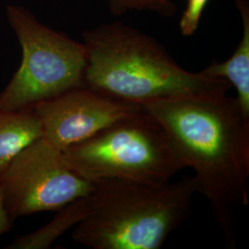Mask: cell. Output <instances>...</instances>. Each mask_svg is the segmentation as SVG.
Returning a JSON list of instances; mask_svg holds the SVG:
<instances>
[{"label": "cell", "mask_w": 249, "mask_h": 249, "mask_svg": "<svg viewBox=\"0 0 249 249\" xmlns=\"http://www.w3.org/2000/svg\"><path fill=\"white\" fill-rule=\"evenodd\" d=\"M40 138L41 125L33 110L0 111V181L18 152Z\"/></svg>", "instance_id": "obj_9"}, {"label": "cell", "mask_w": 249, "mask_h": 249, "mask_svg": "<svg viewBox=\"0 0 249 249\" xmlns=\"http://www.w3.org/2000/svg\"><path fill=\"white\" fill-rule=\"evenodd\" d=\"M13 220L9 217L8 211L4 203L2 188L0 187V235L10 231Z\"/></svg>", "instance_id": "obj_13"}, {"label": "cell", "mask_w": 249, "mask_h": 249, "mask_svg": "<svg viewBox=\"0 0 249 249\" xmlns=\"http://www.w3.org/2000/svg\"><path fill=\"white\" fill-rule=\"evenodd\" d=\"M7 18L20 45L21 61L0 92V111L30 110L86 86L87 53L83 43L41 23L17 5L7 7Z\"/></svg>", "instance_id": "obj_5"}, {"label": "cell", "mask_w": 249, "mask_h": 249, "mask_svg": "<svg viewBox=\"0 0 249 249\" xmlns=\"http://www.w3.org/2000/svg\"><path fill=\"white\" fill-rule=\"evenodd\" d=\"M93 183L86 217L72 239L93 249H159L187 219L196 193L193 177L155 185L117 179Z\"/></svg>", "instance_id": "obj_3"}, {"label": "cell", "mask_w": 249, "mask_h": 249, "mask_svg": "<svg viewBox=\"0 0 249 249\" xmlns=\"http://www.w3.org/2000/svg\"><path fill=\"white\" fill-rule=\"evenodd\" d=\"M243 21V36L230 58L211 63L201 73L228 81L236 89L235 97L243 114L249 117V5L248 0H234Z\"/></svg>", "instance_id": "obj_8"}, {"label": "cell", "mask_w": 249, "mask_h": 249, "mask_svg": "<svg viewBox=\"0 0 249 249\" xmlns=\"http://www.w3.org/2000/svg\"><path fill=\"white\" fill-rule=\"evenodd\" d=\"M109 9L115 16L128 11H151L161 16H173L177 10L172 0H108Z\"/></svg>", "instance_id": "obj_11"}, {"label": "cell", "mask_w": 249, "mask_h": 249, "mask_svg": "<svg viewBox=\"0 0 249 249\" xmlns=\"http://www.w3.org/2000/svg\"><path fill=\"white\" fill-rule=\"evenodd\" d=\"M142 109L140 105L82 86L39 103L31 110L39 120L42 138L65 151Z\"/></svg>", "instance_id": "obj_7"}, {"label": "cell", "mask_w": 249, "mask_h": 249, "mask_svg": "<svg viewBox=\"0 0 249 249\" xmlns=\"http://www.w3.org/2000/svg\"><path fill=\"white\" fill-rule=\"evenodd\" d=\"M88 211V197L79 198L57 211V214L45 226L16 237L6 249H49L54 241L81 222L86 217Z\"/></svg>", "instance_id": "obj_10"}, {"label": "cell", "mask_w": 249, "mask_h": 249, "mask_svg": "<svg viewBox=\"0 0 249 249\" xmlns=\"http://www.w3.org/2000/svg\"><path fill=\"white\" fill-rule=\"evenodd\" d=\"M82 39L87 53L85 85L109 97L142 106L231 89L223 79L187 71L155 39L122 22L88 30Z\"/></svg>", "instance_id": "obj_2"}, {"label": "cell", "mask_w": 249, "mask_h": 249, "mask_svg": "<svg viewBox=\"0 0 249 249\" xmlns=\"http://www.w3.org/2000/svg\"><path fill=\"white\" fill-rule=\"evenodd\" d=\"M209 0H187V8L180 18L179 28L183 36H192L197 29Z\"/></svg>", "instance_id": "obj_12"}, {"label": "cell", "mask_w": 249, "mask_h": 249, "mask_svg": "<svg viewBox=\"0 0 249 249\" xmlns=\"http://www.w3.org/2000/svg\"><path fill=\"white\" fill-rule=\"evenodd\" d=\"M168 134L196 193L212 205L226 242L235 246L233 210L249 202V117L227 93L183 95L142 105Z\"/></svg>", "instance_id": "obj_1"}, {"label": "cell", "mask_w": 249, "mask_h": 249, "mask_svg": "<svg viewBox=\"0 0 249 249\" xmlns=\"http://www.w3.org/2000/svg\"><path fill=\"white\" fill-rule=\"evenodd\" d=\"M9 217L57 212L89 196L93 183L80 176L64 151L40 138L18 152L0 181Z\"/></svg>", "instance_id": "obj_6"}, {"label": "cell", "mask_w": 249, "mask_h": 249, "mask_svg": "<svg viewBox=\"0 0 249 249\" xmlns=\"http://www.w3.org/2000/svg\"><path fill=\"white\" fill-rule=\"evenodd\" d=\"M80 176L160 185L186 168L160 122L142 109L64 151Z\"/></svg>", "instance_id": "obj_4"}]
</instances>
